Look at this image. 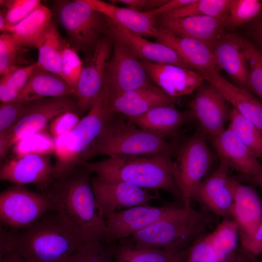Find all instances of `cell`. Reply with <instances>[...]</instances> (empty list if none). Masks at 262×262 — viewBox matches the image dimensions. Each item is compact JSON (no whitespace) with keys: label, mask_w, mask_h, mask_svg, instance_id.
Instances as JSON below:
<instances>
[{"label":"cell","mask_w":262,"mask_h":262,"mask_svg":"<svg viewBox=\"0 0 262 262\" xmlns=\"http://www.w3.org/2000/svg\"><path fill=\"white\" fill-rule=\"evenodd\" d=\"M213 213L204 209L192 207L177 208L131 236L135 245L171 252H179L190 247L203 236L213 221Z\"/></svg>","instance_id":"4"},{"label":"cell","mask_w":262,"mask_h":262,"mask_svg":"<svg viewBox=\"0 0 262 262\" xmlns=\"http://www.w3.org/2000/svg\"><path fill=\"white\" fill-rule=\"evenodd\" d=\"M235 178L239 181L246 182L262 188V166L256 173L252 175L245 176L239 175Z\"/></svg>","instance_id":"53"},{"label":"cell","mask_w":262,"mask_h":262,"mask_svg":"<svg viewBox=\"0 0 262 262\" xmlns=\"http://www.w3.org/2000/svg\"><path fill=\"white\" fill-rule=\"evenodd\" d=\"M213 52L217 70H224L237 86L249 91L247 62L243 51L228 33H225L216 42Z\"/></svg>","instance_id":"28"},{"label":"cell","mask_w":262,"mask_h":262,"mask_svg":"<svg viewBox=\"0 0 262 262\" xmlns=\"http://www.w3.org/2000/svg\"><path fill=\"white\" fill-rule=\"evenodd\" d=\"M113 51L106 80L112 94L151 85L141 61L119 40L112 37Z\"/></svg>","instance_id":"12"},{"label":"cell","mask_w":262,"mask_h":262,"mask_svg":"<svg viewBox=\"0 0 262 262\" xmlns=\"http://www.w3.org/2000/svg\"><path fill=\"white\" fill-rule=\"evenodd\" d=\"M112 246L102 241L84 242L64 262H114Z\"/></svg>","instance_id":"38"},{"label":"cell","mask_w":262,"mask_h":262,"mask_svg":"<svg viewBox=\"0 0 262 262\" xmlns=\"http://www.w3.org/2000/svg\"><path fill=\"white\" fill-rule=\"evenodd\" d=\"M229 167L220 161L216 170L201 181L194 189L191 199H195L213 214L232 219L233 194L229 183Z\"/></svg>","instance_id":"16"},{"label":"cell","mask_w":262,"mask_h":262,"mask_svg":"<svg viewBox=\"0 0 262 262\" xmlns=\"http://www.w3.org/2000/svg\"><path fill=\"white\" fill-rule=\"evenodd\" d=\"M19 93L8 82L5 75H2L0 80V100L1 102H8L16 100Z\"/></svg>","instance_id":"52"},{"label":"cell","mask_w":262,"mask_h":262,"mask_svg":"<svg viewBox=\"0 0 262 262\" xmlns=\"http://www.w3.org/2000/svg\"><path fill=\"white\" fill-rule=\"evenodd\" d=\"M83 64L76 49L66 43L62 51L59 75L75 91Z\"/></svg>","instance_id":"40"},{"label":"cell","mask_w":262,"mask_h":262,"mask_svg":"<svg viewBox=\"0 0 262 262\" xmlns=\"http://www.w3.org/2000/svg\"><path fill=\"white\" fill-rule=\"evenodd\" d=\"M230 2L231 0H194L189 4L161 16L165 18L193 16L227 18Z\"/></svg>","instance_id":"36"},{"label":"cell","mask_w":262,"mask_h":262,"mask_svg":"<svg viewBox=\"0 0 262 262\" xmlns=\"http://www.w3.org/2000/svg\"><path fill=\"white\" fill-rule=\"evenodd\" d=\"M227 18L193 16L179 18L161 17V27L178 36L202 42L213 49L225 34Z\"/></svg>","instance_id":"22"},{"label":"cell","mask_w":262,"mask_h":262,"mask_svg":"<svg viewBox=\"0 0 262 262\" xmlns=\"http://www.w3.org/2000/svg\"><path fill=\"white\" fill-rule=\"evenodd\" d=\"M113 43L112 37L102 36L96 44L91 57L83 65L75 93L80 115L89 111L104 87Z\"/></svg>","instance_id":"11"},{"label":"cell","mask_w":262,"mask_h":262,"mask_svg":"<svg viewBox=\"0 0 262 262\" xmlns=\"http://www.w3.org/2000/svg\"><path fill=\"white\" fill-rule=\"evenodd\" d=\"M247 262H249V261H247Z\"/></svg>","instance_id":"56"},{"label":"cell","mask_w":262,"mask_h":262,"mask_svg":"<svg viewBox=\"0 0 262 262\" xmlns=\"http://www.w3.org/2000/svg\"><path fill=\"white\" fill-rule=\"evenodd\" d=\"M190 247L179 252L144 247L133 243L131 238L120 239L118 244L113 245L114 262H185Z\"/></svg>","instance_id":"30"},{"label":"cell","mask_w":262,"mask_h":262,"mask_svg":"<svg viewBox=\"0 0 262 262\" xmlns=\"http://www.w3.org/2000/svg\"><path fill=\"white\" fill-rule=\"evenodd\" d=\"M249 33L251 42L262 51V11L253 20L250 22Z\"/></svg>","instance_id":"50"},{"label":"cell","mask_w":262,"mask_h":262,"mask_svg":"<svg viewBox=\"0 0 262 262\" xmlns=\"http://www.w3.org/2000/svg\"><path fill=\"white\" fill-rule=\"evenodd\" d=\"M53 208L44 194L15 185L0 193V220L5 227L20 230L40 219Z\"/></svg>","instance_id":"10"},{"label":"cell","mask_w":262,"mask_h":262,"mask_svg":"<svg viewBox=\"0 0 262 262\" xmlns=\"http://www.w3.org/2000/svg\"><path fill=\"white\" fill-rule=\"evenodd\" d=\"M51 159L48 155L14 156L1 164L0 179L15 185H42L53 177L54 164Z\"/></svg>","instance_id":"19"},{"label":"cell","mask_w":262,"mask_h":262,"mask_svg":"<svg viewBox=\"0 0 262 262\" xmlns=\"http://www.w3.org/2000/svg\"><path fill=\"white\" fill-rule=\"evenodd\" d=\"M91 185L96 203L105 218L112 213L129 208L147 205L157 195L128 182L91 178Z\"/></svg>","instance_id":"13"},{"label":"cell","mask_w":262,"mask_h":262,"mask_svg":"<svg viewBox=\"0 0 262 262\" xmlns=\"http://www.w3.org/2000/svg\"><path fill=\"white\" fill-rule=\"evenodd\" d=\"M18 231L0 225V258L13 253Z\"/></svg>","instance_id":"48"},{"label":"cell","mask_w":262,"mask_h":262,"mask_svg":"<svg viewBox=\"0 0 262 262\" xmlns=\"http://www.w3.org/2000/svg\"><path fill=\"white\" fill-rule=\"evenodd\" d=\"M230 129L249 148L257 159L262 160V132L251 121L232 108Z\"/></svg>","instance_id":"35"},{"label":"cell","mask_w":262,"mask_h":262,"mask_svg":"<svg viewBox=\"0 0 262 262\" xmlns=\"http://www.w3.org/2000/svg\"><path fill=\"white\" fill-rule=\"evenodd\" d=\"M37 66L36 62L25 66L16 67L3 75L6 77L9 83L20 94Z\"/></svg>","instance_id":"46"},{"label":"cell","mask_w":262,"mask_h":262,"mask_svg":"<svg viewBox=\"0 0 262 262\" xmlns=\"http://www.w3.org/2000/svg\"><path fill=\"white\" fill-rule=\"evenodd\" d=\"M39 0H0L6 10L7 33L13 27L28 16L40 4Z\"/></svg>","instance_id":"41"},{"label":"cell","mask_w":262,"mask_h":262,"mask_svg":"<svg viewBox=\"0 0 262 262\" xmlns=\"http://www.w3.org/2000/svg\"><path fill=\"white\" fill-rule=\"evenodd\" d=\"M20 48L12 35L9 33H3L0 35V74L3 75L15 66L17 53Z\"/></svg>","instance_id":"43"},{"label":"cell","mask_w":262,"mask_h":262,"mask_svg":"<svg viewBox=\"0 0 262 262\" xmlns=\"http://www.w3.org/2000/svg\"><path fill=\"white\" fill-rule=\"evenodd\" d=\"M206 136L201 130L196 132L180 147L174 162V179L186 208L191 207L192 193L213 162Z\"/></svg>","instance_id":"9"},{"label":"cell","mask_w":262,"mask_h":262,"mask_svg":"<svg viewBox=\"0 0 262 262\" xmlns=\"http://www.w3.org/2000/svg\"><path fill=\"white\" fill-rule=\"evenodd\" d=\"M66 43L52 20L37 48L39 66L59 75L62 53Z\"/></svg>","instance_id":"33"},{"label":"cell","mask_w":262,"mask_h":262,"mask_svg":"<svg viewBox=\"0 0 262 262\" xmlns=\"http://www.w3.org/2000/svg\"><path fill=\"white\" fill-rule=\"evenodd\" d=\"M185 262H229L223 259L214 249L207 235L196 241L190 247Z\"/></svg>","instance_id":"42"},{"label":"cell","mask_w":262,"mask_h":262,"mask_svg":"<svg viewBox=\"0 0 262 262\" xmlns=\"http://www.w3.org/2000/svg\"><path fill=\"white\" fill-rule=\"evenodd\" d=\"M0 262H27L21 256L12 253L0 258Z\"/></svg>","instance_id":"54"},{"label":"cell","mask_w":262,"mask_h":262,"mask_svg":"<svg viewBox=\"0 0 262 262\" xmlns=\"http://www.w3.org/2000/svg\"><path fill=\"white\" fill-rule=\"evenodd\" d=\"M158 42L173 49L190 67L202 75L218 71L213 49L199 41L178 36L162 28L154 37Z\"/></svg>","instance_id":"23"},{"label":"cell","mask_w":262,"mask_h":262,"mask_svg":"<svg viewBox=\"0 0 262 262\" xmlns=\"http://www.w3.org/2000/svg\"><path fill=\"white\" fill-rule=\"evenodd\" d=\"M55 10L75 49L95 48L108 32L106 17L93 10L85 0L57 1Z\"/></svg>","instance_id":"8"},{"label":"cell","mask_w":262,"mask_h":262,"mask_svg":"<svg viewBox=\"0 0 262 262\" xmlns=\"http://www.w3.org/2000/svg\"><path fill=\"white\" fill-rule=\"evenodd\" d=\"M90 174L81 164L37 187L50 200L52 211L85 242H106V220L96 203Z\"/></svg>","instance_id":"1"},{"label":"cell","mask_w":262,"mask_h":262,"mask_svg":"<svg viewBox=\"0 0 262 262\" xmlns=\"http://www.w3.org/2000/svg\"><path fill=\"white\" fill-rule=\"evenodd\" d=\"M75 96V91L58 74L38 66L16 100L24 102L42 98Z\"/></svg>","instance_id":"29"},{"label":"cell","mask_w":262,"mask_h":262,"mask_svg":"<svg viewBox=\"0 0 262 262\" xmlns=\"http://www.w3.org/2000/svg\"><path fill=\"white\" fill-rule=\"evenodd\" d=\"M12 148L14 156L28 154L51 155L55 152V139L46 130L19 140Z\"/></svg>","instance_id":"37"},{"label":"cell","mask_w":262,"mask_h":262,"mask_svg":"<svg viewBox=\"0 0 262 262\" xmlns=\"http://www.w3.org/2000/svg\"><path fill=\"white\" fill-rule=\"evenodd\" d=\"M52 13L41 3L28 16L12 28L10 33L18 46L37 48L52 20Z\"/></svg>","instance_id":"31"},{"label":"cell","mask_w":262,"mask_h":262,"mask_svg":"<svg viewBox=\"0 0 262 262\" xmlns=\"http://www.w3.org/2000/svg\"><path fill=\"white\" fill-rule=\"evenodd\" d=\"M0 30L3 33H7L6 10L5 8L0 11Z\"/></svg>","instance_id":"55"},{"label":"cell","mask_w":262,"mask_h":262,"mask_svg":"<svg viewBox=\"0 0 262 262\" xmlns=\"http://www.w3.org/2000/svg\"><path fill=\"white\" fill-rule=\"evenodd\" d=\"M107 82L99 97L76 127L55 139L53 177L86 162L92 149L108 121L114 115L108 109Z\"/></svg>","instance_id":"5"},{"label":"cell","mask_w":262,"mask_h":262,"mask_svg":"<svg viewBox=\"0 0 262 262\" xmlns=\"http://www.w3.org/2000/svg\"><path fill=\"white\" fill-rule=\"evenodd\" d=\"M203 83L189 103L190 111L200 126L201 130L210 137L222 131L229 120L230 110L228 101L213 85Z\"/></svg>","instance_id":"14"},{"label":"cell","mask_w":262,"mask_h":262,"mask_svg":"<svg viewBox=\"0 0 262 262\" xmlns=\"http://www.w3.org/2000/svg\"><path fill=\"white\" fill-rule=\"evenodd\" d=\"M80 115L77 111H68L55 117L49 124V132L56 139L70 132L78 124Z\"/></svg>","instance_id":"45"},{"label":"cell","mask_w":262,"mask_h":262,"mask_svg":"<svg viewBox=\"0 0 262 262\" xmlns=\"http://www.w3.org/2000/svg\"><path fill=\"white\" fill-rule=\"evenodd\" d=\"M141 61L149 78L173 98L191 94L205 80L201 73L191 69L167 64Z\"/></svg>","instance_id":"18"},{"label":"cell","mask_w":262,"mask_h":262,"mask_svg":"<svg viewBox=\"0 0 262 262\" xmlns=\"http://www.w3.org/2000/svg\"><path fill=\"white\" fill-rule=\"evenodd\" d=\"M207 236L214 249L225 260L229 262L249 261L241 249L239 251V230L232 219L224 218Z\"/></svg>","instance_id":"32"},{"label":"cell","mask_w":262,"mask_h":262,"mask_svg":"<svg viewBox=\"0 0 262 262\" xmlns=\"http://www.w3.org/2000/svg\"><path fill=\"white\" fill-rule=\"evenodd\" d=\"M228 35L238 45L247 62L249 91L253 92L262 102V51L242 36L233 33Z\"/></svg>","instance_id":"34"},{"label":"cell","mask_w":262,"mask_h":262,"mask_svg":"<svg viewBox=\"0 0 262 262\" xmlns=\"http://www.w3.org/2000/svg\"><path fill=\"white\" fill-rule=\"evenodd\" d=\"M194 0H167L164 4L154 10L146 12L147 14L156 17L157 16L175 10L192 2Z\"/></svg>","instance_id":"51"},{"label":"cell","mask_w":262,"mask_h":262,"mask_svg":"<svg viewBox=\"0 0 262 262\" xmlns=\"http://www.w3.org/2000/svg\"><path fill=\"white\" fill-rule=\"evenodd\" d=\"M127 119L141 129L165 137L174 135L183 125L195 118L190 111H179L173 105L156 107Z\"/></svg>","instance_id":"27"},{"label":"cell","mask_w":262,"mask_h":262,"mask_svg":"<svg viewBox=\"0 0 262 262\" xmlns=\"http://www.w3.org/2000/svg\"><path fill=\"white\" fill-rule=\"evenodd\" d=\"M229 183L233 204L232 219L237 225L241 244L248 240L262 222V199L252 186L230 177Z\"/></svg>","instance_id":"17"},{"label":"cell","mask_w":262,"mask_h":262,"mask_svg":"<svg viewBox=\"0 0 262 262\" xmlns=\"http://www.w3.org/2000/svg\"><path fill=\"white\" fill-rule=\"evenodd\" d=\"M74 97L75 96L48 98L26 102L23 114L12 130L6 134L0 135V161L19 140L46 130L49 124L64 112H78L77 99Z\"/></svg>","instance_id":"7"},{"label":"cell","mask_w":262,"mask_h":262,"mask_svg":"<svg viewBox=\"0 0 262 262\" xmlns=\"http://www.w3.org/2000/svg\"><path fill=\"white\" fill-rule=\"evenodd\" d=\"M220 161L245 176L256 173L262 167L249 148L229 128L211 137Z\"/></svg>","instance_id":"24"},{"label":"cell","mask_w":262,"mask_h":262,"mask_svg":"<svg viewBox=\"0 0 262 262\" xmlns=\"http://www.w3.org/2000/svg\"><path fill=\"white\" fill-rule=\"evenodd\" d=\"M177 208L144 205L111 213L105 218L106 243L131 237L134 233L173 212Z\"/></svg>","instance_id":"15"},{"label":"cell","mask_w":262,"mask_h":262,"mask_svg":"<svg viewBox=\"0 0 262 262\" xmlns=\"http://www.w3.org/2000/svg\"><path fill=\"white\" fill-rule=\"evenodd\" d=\"M85 242L54 211L18 230L13 253L27 262H64Z\"/></svg>","instance_id":"3"},{"label":"cell","mask_w":262,"mask_h":262,"mask_svg":"<svg viewBox=\"0 0 262 262\" xmlns=\"http://www.w3.org/2000/svg\"><path fill=\"white\" fill-rule=\"evenodd\" d=\"M262 11V1L259 0H231L226 27L235 28L250 22Z\"/></svg>","instance_id":"39"},{"label":"cell","mask_w":262,"mask_h":262,"mask_svg":"<svg viewBox=\"0 0 262 262\" xmlns=\"http://www.w3.org/2000/svg\"><path fill=\"white\" fill-rule=\"evenodd\" d=\"M157 133L141 129L128 119L113 116L95 143L91 156L96 155L140 156L173 152L175 145Z\"/></svg>","instance_id":"6"},{"label":"cell","mask_w":262,"mask_h":262,"mask_svg":"<svg viewBox=\"0 0 262 262\" xmlns=\"http://www.w3.org/2000/svg\"><path fill=\"white\" fill-rule=\"evenodd\" d=\"M26 102L17 100L1 102L0 105V135L9 132L24 111Z\"/></svg>","instance_id":"44"},{"label":"cell","mask_w":262,"mask_h":262,"mask_svg":"<svg viewBox=\"0 0 262 262\" xmlns=\"http://www.w3.org/2000/svg\"><path fill=\"white\" fill-rule=\"evenodd\" d=\"M240 248L250 261L256 262V257L262 254V222L254 234L241 244Z\"/></svg>","instance_id":"47"},{"label":"cell","mask_w":262,"mask_h":262,"mask_svg":"<svg viewBox=\"0 0 262 262\" xmlns=\"http://www.w3.org/2000/svg\"><path fill=\"white\" fill-rule=\"evenodd\" d=\"M110 36L122 42L138 59L143 61L176 65L192 69L170 47L148 41L119 23L106 17ZM193 70V69H192Z\"/></svg>","instance_id":"20"},{"label":"cell","mask_w":262,"mask_h":262,"mask_svg":"<svg viewBox=\"0 0 262 262\" xmlns=\"http://www.w3.org/2000/svg\"><path fill=\"white\" fill-rule=\"evenodd\" d=\"M173 152L150 156L108 157L83 164L91 174L112 180L122 181L143 189L163 190L181 199L174 177Z\"/></svg>","instance_id":"2"},{"label":"cell","mask_w":262,"mask_h":262,"mask_svg":"<svg viewBox=\"0 0 262 262\" xmlns=\"http://www.w3.org/2000/svg\"><path fill=\"white\" fill-rule=\"evenodd\" d=\"M215 87L232 108L253 123L262 132V102L246 89L235 85L222 77L218 71L203 75Z\"/></svg>","instance_id":"25"},{"label":"cell","mask_w":262,"mask_h":262,"mask_svg":"<svg viewBox=\"0 0 262 262\" xmlns=\"http://www.w3.org/2000/svg\"><path fill=\"white\" fill-rule=\"evenodd\" d=\"M94 11L140 36L155 37L158 28L155 17L146 12L124 8L100 0H85Z\"/></svg>","instance_id":"26"},{"label":"cell","mask_w":262,"mask_h":262,"mask_svg":"<svg viewBox=\"0 0 262 262\" xmlns=\"http://www.w3.org/2000/svg\"><path fill=\"white\" fill-rule=\"evenodd\" d=\"M174 99L153 85L116 94L109 92L108 109L113 115L127 118L141 115L160 106L173 105Z\"/></svg>","instance_id":"21"},{"label":"cell","mask_w":262,"mask_h":262,"mask_svg":"<svg viewBox=\"0 0 262 262\" xmlns=\"http://www.w3.org/2000/svg\"><path fill=\"white\" fill-rule=\"evenodd\" d=\"M166 0H114L113 3H122L128 8L143 12H146L161 6L167 2Z\"/></svg>","instance_id":"49"}]
</instances>
